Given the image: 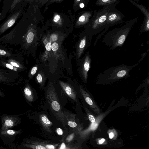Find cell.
Here are the masks:
<instances>
[{"label":"cell","mask_w":149,"mask_h":149,"mask_svg":"<svg viewBox=\"0 0 149 149\" xmlns=\"http://www.w3.org/2000/svg\"><path fill=\"white\" fill-rule=\"evenodd\" d=\"M22 79L19 73L0 68V83L8 85H17Z\"/></svg>","instance_id":"4"},{"label":"cell","mask_w":149,"mask_h":149,"mask_svg":"<svg viewBox=\"0 0 149 149\" xmlns=\"http://www.w3.org/2000/svg\"><path fill=\"white\" fill-rule=\"evenodd\" d=\"M21 0H14L10 7V10H12Z\"/></svg>","instance_id":"24"},{"label":"cell","mask_w":149,"mask_h":149,"mask_svg":"<svg viewBox=\"0 0 149 149\" xmlns=\"http://www.w3.org/2000/svg\"><path fill=\"white\" fill-rule=\"evenodd\" d=\"M109 27H107L105 29L101 32H100V33L99 35L97 36L96 37V39L95 40L94 44V47H95L97 42V41L99 39L102 37V36L108 30Z\"/></svg>","instance_id":"18"},{"label":"cell","mask_w":149,"mask_h":149,"mask_svg":"<svg viewBox=\"0 0 149 149\" xmlns=\"http://www.w3.org/2000/svg\"><path fill=\"white\" fill-rule=\"evenodd\" d=\"M56 131L58 134L59 135H62L63 133L62 130L60 128H57Z\"/></svg>","instance_id":"30"},{"label":"cell","mask_w":149,"mask_h":149,"mask_svg":"<svg viewBox=\"0 0 149 149\" xmlns=\"http://www.w3.org/2000/svg\"><path fill=\"white\" fill-rule=\"evenodd\" d=\"M37 70V67L36 66H34L32 68L31 70L30 73H29L28 77H31L33 75H34L36 72Z\"/></svg>","instance_id":"21"},{"label":"cell","mask_w":149,"mask_h":149,"mask_svg":"<svg viewBox=\"0 0 149 149\" xmlns=\"http://www.w3.org/2000/svg\"><path fill=\"white\" fill-rule=\"evenodd\" d=\"M134 1H136L137 2H138L139 0H132Z\"/></svg>","instance_id":"41"},{"label":"cell","mask_w":149,"mask_h":149,"mask_svg":"<svg viewBox=\"0 0 149 149\" xmlns=\"http://www.w3.org/2000/svg\"><path fill=\"white\" fill-rule=\"evenodd\" d=\"M119 3V0H97L95 5L97 6H104Z\"/></svg>","instance_id":"15"},{"label":"cell","mask_w":149,"mask_h":149,"mask_svg":"<svg viewBox=\"0 0 149 149\" xmlns=\"http://www.w3.org/2000/svg\"><path fill=\"white\" fill-rule=\"evenodd\" d=\"M1 0H0V2L1 1Z\"/></svg>","instance_id":"44"},{"label":"cell","mask_w":149,"mask_h":149,"mask_svg":"<svg viewBox=\"0 0 149 149\" xmlns=\"http://www.w3.org/2000/svg\"><path fill=\"white\" fill-rule=\"evenodd\" d=\"M47 148L48 149H54V147L53 145H47L46 146Z\"/></svg>","instance_id":"33"},{"label":"cell","mask_w":149,"mask_h":149,"mask_svg":"<svg viewBox=\"0 0 149 149\" xmlns=\"http://www.w3.org/2000/svg\"><path fill=\"white\" fill-rule=\"evenodd\" d=\"M139 17L126 21L122 26L116 28L107 33L102 41L110 50H113L123 45L133 26L137 22Z\"/></svg>","instance_id":"1"},{"label":"cell","mask_w":149,"mask_h":149,"mask_svg":"<svg viewBox=\"0 0 149 149\" xmlns=\"http://www.w3.org/2000/svg\"><path fill=\"white\" fill-rule=\"evenodd\" d=\"M73 135H71L69 136L67 138V140L68 141H70L73 138Z\"/></svg>","instance_id":"35"},{"label":"cell","mask_w":149,"mask_h":149,"mask_svg":"<svg viewBox=\"0 0 149 149\" xmlns=\"http://www.w3.org/2000/svg\"><path fill=\"white\" fill-rule=\"evenodd\" d=\"M21 130H15L10 129L0 130V137L6 145L12 143L17 136L21 133Z\"/></svg>","instance_id":"9"},{"label":"cell","mask_w":149,"mask_h":149,"mask_svg":"<svg viewBox=\"0 0 149 149\" xmlns=\"http://www.w3.org/2000/svg\"><path fill=\"white\" fill-rule=\"evenodd\" d=\"M23 91L26 98L28 100H30V97L31 96L32 92L28 84H26V85L24 88Z\"/></svg>","instance_id":"16"},{"label":"cell","mask_w":149,"mask_h":149,"mask_svg":"<svg viewBox=\"0 0 149 149\" xmlns=\"http://www.w3.org/2000/svg\"><path fill=\"white\" fill-rule=\"evenodd\" d=\"M139 64L138 63L131 66L124 64L107 68L97 77L98 81L110 82L130 77V71Z\"/></svg>","instance_id":"3"},{"label":"cell","mask_w":149,"mask_h":149,"mask_svg":"<svg viewBox=\"0 0 149 149\" xmlns=\"http://www.w3.org/2000/svg\"><path fill=\"white\" fill-rule=\"evenodd\" d=\"M36 149H45V148L41 145H37L36 146Z\"/></svg>","instance_id":"31"},{"label":"cell","mask_w":149,"mask_h":149,"mask_svg":"<svg viewBox=\"0 0 149 149\" xmlns=\"http://www.w3.org/2000/svg\"><path fill=\"white\" fill-rule=\"evenodd\" d=\"M77 1H81V0H77Z\"/></svg>","instance_id":"42"},{"label":"cell","mask_w":149,"mask_h":149,"mask_svg":"<svg viewBox=\"0 0 149 149\" xmlns=\"http://www.w3.org/2000/svg\"><path fill=\"white\" fill-rule=\"evenodd\" d=\"M131 3L137 7L143 13L144 18L140 27V31L141 33L147 32L149 31V8L148 9L142 5L135 2L132 0H128Z\"/></svg>","instance_id":"8"},{"label":"cell","mask_w":149,"mask_h":149,"mask_svg":"<svg viewBox=\"0 0 149 149\" xmlns=\"http://www.w3.org/2000/svg\"><path fill=\"white\" fill-rule=\"evenodd\" d=\"M21 10L15 12L6 21L1 24L0 28V35L4 33L15 24L21 14Z\"/></svg>","instance_id":"10"},{"label":"cell","mask_w":149,"mask_h":149,"mask_svg":"<svg viewBox=\"0 0 149 149\" xmlns=\"http://www.w3.org/2000/svg\"><path fill=\"white\" fill-rule=\"evenodd\" d=\"M43 42L46 50L48 51H50L52 49L51 42L47 40V38H45L43 40Z\"/></svg>","instance_id":"17"},{"label":"cell","mask_w":149,"mask_h":149,"mask_svg":"<svg viewBox=\"0 0 149 149\" xmlns=\"http://www.w3.org/2000/svg\"><path fill=\"white\" fill-rule=\"evenodd\" d=\"M85 100L86 102L90 105H92L93 104V102L91 99L88 97H86Z\"/></svg>","instance_id":"26"},{"label":"cell","mask_w":149,"mask_h":149,"mask_svg":"<svg viewBox=\"0 0 149 149\" xmlns=\"http://www.w3.org/2000/svg\"><path fill=\"white\" fill-rule=\"evenodd\" d=\"M91 55L88 52H87L82 61L81 68L82 77L85 81L87 80L88 72L91 67Z\"/></svg>","instance_id":"11"},{"label":"cell","mask_w":149,"mask_h":149,"mask_svg":"<svg viewBox=\"0 0 149 149\" xmlns=\"http://www.w3.org/2000/svg\"><path fill=\"white\" fill-rule=\"evenodd\" d=\"M5 96L4 93L0 90V97H4Z\"/></svg>","instance_id":"39"},{"label":"cell","mask_w":149,"mask_h":149,"mask_svg":"<svg viewBox=\"0 0 149 149\" xmlns=\"http://www.w3.org/2000/svg\"><path fill=\"white\" fill-rule=\"evenodd\" d=\"M60 18V16L58 15H56L54 17V21L55 22H57L58 21Z\"/></svg>","instance_id":"29"},{"label":"cell","mask_w":149,"mask_h":149,"mask_svg":"<svg viewBox=\"0 0 149 149\" xmlns=\"http://www.w3.org/2000/svg\"><path fill=\"white\" fill-rule=\"evenodd\" d=\"M125 16L117 9L114 7L108 13L106 21V27H110L120 24L124 20Z\"/></svg>","instance_id":"5"},{"label":"cell","mask_w":149,"mask_h":149,"mask_svg":"<svg viewBox=\"0 0 149 149\" xmlns=\"http://www.w3.org/2000/svg\"><path fill=\"white\" fill-rule=\"evenodd\" d=\"M68 124L70 127L73 128L76 127L77 125L76 123L71 121H69L68 122Z\"/></svg>","instance_id":"25"},{"label":"cell","mask_w":149,"mask_h":149,"mask_svg":"<svg viewBox=\"0 0 149 149\" xmlns=\"http://www.w3.org/2000/svg\"><path fill=\"white\" fill-rule=\"evenodd\" d=\"M113 134L111 132L109 134V137L110 139H112L113 138Z\"/></svg>","instance_id":"37"},{"label":"cell","mask_w":149,"mask_h":149,"mask_svg":"<svg viewBox=\"0 0 149 149\" xmlns=\"http://www.w3.org/2000/svg\"><path fill=\"white\" fill-rule=\"evenodd\" d=\"M24 53L21 51H18L13 56L5 59L8 62L18 68L22 72L24 71L26 69L24 63Z\"/></svg>","instance_id":"7"},{"label":"cell","mask_w":149,"mask_h":149,"mask_svg":"<svg viewBox=\"0 0 149 149\" xmlns=\"http://www.w3.org/2000/svg\"><path fill=\"white\" fill-rule=\"evenodd\" d=\"M0 66L6 69L10 70L20 73L22 71L17 68L8 62L5 58H0Z\"/></svg>","instance_id":"14"},{"label":"cell","mask_w":149,"mask_h":149,"mask_svg":"<svg viewBox=\"0 0 149 149\" xmlns=\"http://www.w3.org/2000/svg\"><path fill=\"white\" fill-rule=\"evenodd\" d=\"M105 141V139H102L100 140H99V143L100 144H102L104 143Z\"/></svg>","instance_id":"38"},{"label":"cell","mask_w":149,"mask_h":149,"mask_svg":"<svg viewBox=\"0 0 149 149\" xmlns=\"http://www.w3.org/2000/svg\"><path fill=\"white\" fill-rule=\"evenodd\" d=\"M147 53H144L143 54H141V55L142 56H142L141 58L140 59V60H139V61L138 62V63H140L141 61L143 60L144 58V57L146 56V54Z\"/></svg>","instance_id":"32"},{"label":"cell","mask_w":149,"mask_h":149,"mask_svg":"<svg viewBox=\"0 0 149 149\" xmlns=\"http://www.w3.org/2000/svg\"><path fill=\"white\" fill-rule=\"evenodd\" d=\"M80 7L81 8H83L84 6V4L83 3H81L80 4Z\"/></svg>","instance_id":"40"},{"label":"cell","mask_w":149,"mask_h":149,"mask_svg":"<svg viewBox=\"0 0 149 149\" xmlns=\"http://www.w3.org/2000/svg\"><path fill=\"white\" fill-rule=\"evenodd\" d=\"M58 44L56 42H53L51 45V49L54 52H56L58 49Z\"/></svg>","instance_id":"20"},{"label":"cell","mask_w":149,"mask_h":149,"mask_svg":"<svg viewBox=\"0 0 149 149\" xmlns=\"http://www.w3.org/2000/svg\"><path fill=\"white\" fill-rule=\"evenodd\" d=\"M97 124L96 123L95 124H93V125H92L91 126V128L93 129L94 130L97 127Z\"/></svg>","instance_id":"34"},{"label":"cell","mask_w":149,"mask_h":149,"mask_svg":"<svg viewBox=\"0 0 149 149\" xmlns=\"http://www.w3.org/2000/svg\"><path fill=\"white\" fill-rule=\"evenodd\" d=\"M2 126L0 130L11 129L20 124L21 118L17 116L3 114L1 117Z\"/></svg>","instance_id":"6"},{"label":"cell","mask_w":149,"mask_h":149,"mask_svg":"<svg viewBox=\"0 0 149 149\" xmlns=\"http://www.w3.org/2000/svg\"><path fill=\"white\" fill-rule=\"evenodd\" d=\"M88 118L90 121L92 123H94L95 121L94 116L92 115H90L88 116Z\"/></svg>","instance_id":"28"},{"label":"cell","mask_w":149,"mask_h":149,"mask_svg":"<svg viewBox=\"0 0 149 149\" xmlns=\"http://www.w3.org/2000/svg\"><path fill=\"white\" fill-rule=\"evenodd\" d=\"M1 26V25H0V28Z\"/></svg>","instance_id":"43"},{"label":"cell","mask_w":149,"mask_h":149,"mask_svg":"<svg viewBox=\"0 0 149 149\" xmlns=\"http://www.w3.org/2000/svg\"><path fill=\"white\" fill-rule=\"evenodd\" d=\"M36 79L38 83H40L42 81V77L41 74H39L36 77Z\"/></svg>","instance_id":"27"},{"label":"cell","mask_w":149,"mask_h":149,"mask_svg":"<svg viewBox=\"0 0 149 149\" xmlns=\"http://www.w3.org/2000/svg\"><path fill=\"white\" fill-rule=\"evenodd\" d=\"M92 36L88 34L87 36H84L81 38L77 49V55L78 57L81 56L86 47L91 44Z\"/></svg>","instance_id":"12"},{"label":"cell","mask_w":149,"mask_h":149,"mask_svg":"<svg viewBox=\"0 0 149 149\" xmlns=\"http://www.w3.org/2000/svg\"><path fill=\"white\" fill-rule=\"evenodd\" d=\"M65 147V146L64 143H63L61 146L60 148V149H64Z\"/></svg>","instance_id":"36"},{"label":"cell","mask_w":149,"mask_h":149,"mask_svg":"<svg viewBox=\"0 0 149 149\" xmlns=\"http://www.w3.org/2000/svg\"><path fill=\"white\" fill-rule=\"evenodd\" d=\"M51 106L52 109L55 111H59L60 108L59 103L56 101H54L52 102Z\"/></svg>","instance_id":"19"},{"label":"cell","mask_w":149,"mask_h":149,"mask_svg":"<svg viewBox=\"0 0 149 149\" xmlns=\"http://www.w3.org/2000/svg\"><path fill=\"white\" fill-rule=\"evenodd\" d=\"M118 3L104 6L98 11L94 10L88 26V35L93 36L101 32L105 29L108 13Z\"/></svg>","instance_id":"2"},{"label":"cell","mask_w":149,"mask_h":149,"mask_svg":"<svg viewBox=\"0 0 149 149\" xmlns=\"http://www.w3.org/2000/svg\"><path fill=\"white\" fill-rule=\"evenodd\" d=\"M58 39L57 36L54 34H52L50 36L49 40L51 42H54Z\"/></svg>","instance_id":"22"},{"label":"cell","mask_w":149,"mask_h":149,"mask_svg":"<svg viewBox=\"0 0 149 149\" xmlns=\"http://www.w3.org/2000/svg\"><path fill=\"white\" fill-rule=\"evenodd\" d=\"M13 51V49L6 47L0 42V58H6L13 56L14 54Z\"/></svg>","instance_id":"13"},{"label":"cell","mask_w":149,"mask_h":149,"mask_svg":"<svg viewBox=\"0 0 149 149\" xmlns=\"http://www.w3.org/2000/svg\"><path fill=\"white\" fill-rule=\"evenodd\" d=\"M41 119L43 122L47 125H49L51 123L50 121L48 119L46 116H43L41 118Z\"/></svg>","instance_id":"23"}]
</instances>
